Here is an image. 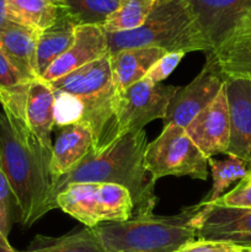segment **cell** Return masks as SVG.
<instances>
[{
	"mask_svg": "<svg viewBox=\"0 0 251 252\" xmlns=\"http://www.w3.org/2000/svg\"><path fill=\"white\" fill-rule=\"evenodd\" d=\"M57 208L95 228L108 221L132 219L133 201L127 189L115 184H71L57 196Z\"/></svg>",
	"mask_w": 251,
	"mask_h": 252,
	"instance_id": "obj_6",
	"label": "cell"
},
{
	"mask_svg": "<svg viewBox=\"0 0 251 252\" xmlns=\"http://www.w3.org/2000/svg\"><path fill=\"white\" fill-rule=\"evenodd\" d=\"M185 130L208 159L217 154H225L230 143V113L225 81L213 102L202 110Z\"/></svg>",
	"mask_w": 251,
	"mask_h": 252,
	"instance_id": "obj_11",
	"label": "cell"
},
{
	"mask_svg": "<svg viewBox=\"0 0 251 252\" xmlns=\"http://www.w3.org/2000/svg\"><path fill=\"white\" fill-rule=\"evenodd\" d=\"M148 147L144 129L123 134L101 153L89 152L71 171L52 179L49 207L57 208V196L71 184H115L125 187L133 201L132 219L154 216L157 204L155 181L145 169Z\"/></svg>",
	"mask_w": 251,
	"mask_h": 252,
	"instance_id": "obj_1",
	"label": "cell"
},
{
	"mask_svg": "<svg viewBox=\"0 0 251 252\" xmlns=\"http://www.w3.org/2000/svg\"><path fill=\"white\" fill-rule=\"evenodd\" d=\"M120 0H63L58 6L76 26H103Z\"/></svg>",
	"mask_w": 251,
	"mask_h": 252,
	"instance_id": "obj_24",
	"label": "cell"
},
{
	"mask_svg": "<svg viewBox=\"0 0 251 252\" xmlns=\"http://www.w3.org/2000/svg\"><path fill=\"white\" fill-rule=\"evenodd\" d=\"M48 1H51L52 2V4H59V2H61V1H63V0H48Z\"/></svg>",
	"mask_w": 251,
	"mask_h": 252,
	"instance_id": "obj_34",
	"label": "cell"
},
{
	"mask_svg": "<svg viewBox=\"0 0 251 252\" xmlns=\"http://www.w3.org/2000/svg\"><path fill=\"white\" fill-rule=\"evenodd\" d=\"M145 169L155 182L165 176L208 177V158L177 126H164L159 137L148 143L144 155Z\"/></svg>",
	"mask_w": 251,
	"mask_h": 252,
	"instance_id": "obj_7",
	"label": "cell"
},
{
	"mask_svg": "<svg viewBox=\"0 0 251 252\" xmlns=\"http://www.w3.org/2000/svg\"><path fill=\"white\" fill-rule=\"evenodd\" d=\"M93 149V134L83 122L58 128L51 158L52 179L71 171Z\"/></svg>",
	"mask_w": 251,
	"mask_h": 252,
	"instance_id": "obj_16",
	"label": "cell"
},
{
	"mask_svg": "<svg viewBox=\"0 0 251 252\" xmlns=\"http://www.w3.org/2000/svg\"><path fill=\"white\" fill-rule=\"evenodd\" d=\"M106 54L108 44L102 26H76L73 44L44 71L41 79L51 83Z\"/></svg>",
	"mask_w": 251,
	"mask_h": 252,
	"instance_id": "obj_14",
	"label": "cell"
},
{
	"mask_svg": "<svg viewBox=\"0 0 251 252\" xmlns=\"http://www.w3.org/2000/svg\"><path fill=\"white\" fill-rule=\"evenodd\" d=\"M10 21L36 31L51 27L61 14V7L48 0H6Z\"/></svg>",
	"mask_w": 251,
	"mask_h": 252,
	"instance_id": "obj_21",
	"label": "cell"
},
{
	"mask_svg": "<svg viewBox=\"0 0 251 252\" xmlns=\"http://www.w3.org/2000/svg\"><path fill=\"white\" fill-rule=\"evenodd\" d=\"M226 157L228 158L225 160H217L213 158L208 159V167H211L212 177H213V186L207 196L203 197L201 201L202 203L209 204L216 202L223 196L224 191L233 182L243 180L251 170L250 165L246 164L244 160L234 155H226Z\"/></svg>",
	"mask_w": 251,
	"mask_h": 252,
	"instance_id": "obj_25",
	"label": "cell"
},
{
	"mask_svg": "<svg viewBox=\"0 0 251 252\" xmlns=\"http://www.w3.org/2000/svg\"><path fill=\"white\" fill-rule=\"evenodd\" d=\"M30 83L0 52V105L4 112L25 118Z\"/></svg>",
	"mask_w": 251,
	"mask_h": 252,
	"instance_id": "obj_22",
	"label": "cell"
},
{
	"mask_svg": "<svg viewBox=\"0 0 251 252\" xmlns=\"http://www.w3.org/2000/svg\"><path fill=\"white\" fill-rule=\"evenodd\" d=\"M213 53L251 9V0H188Z\"/></svg>",
	"mask_w": 251,
	"mask_h": 252,
	"instance_id": "obj_13",
	"label": "cell"
},
{
	"mask_svg": "<svg viewBox=\"0 0 251 252\" xmlns=\"http://www.w3.org/2000/svg\"><path fill=\"white\" fill-rule=\"evenodd\" d=\"M223 75H251V9L213 53Z\"/></svg>",
	"mask_w": 251,
	"mask_h": 252,
	"instance_id": "obj_18",
	"label": "cell"
},
{
	"mask_svg": "<svg viewBox=\"0 0 251 252\" xmlns=\"http://www.w3.org/2000/svg\"><path fill=\"white\" fill-rule=\"evenodd\" d=\"M0 252H20L10 245L7 236H5L1 231H0Z\"/></svg>",
	"mask_w": 251,
	"mask_h": 252,
	"instance_id": "obj_33",
	"label": "cell"
},
{
	"mask_svg": "<svg viewBox=\"0 0 251 252\" xmlns=\"http://www.w3.org/2000/svg\"><path fill=\"white\" fill-rule=\"evenodd\" d=\"M52 153L27 127L26 118L0 111V167L11 187L17 220L30 228L51 212Z\"/></svg>",
	"mask_w": 251,
	"mask_h": 252,
	"instance_id": "obj_2",
	"label": "cell"
},
{
	"mask_svg": "<svg viewBox=\"0 0 251 252\" xmlns=\"http://www.w3.org/2000/svg\"><path fill=\"white\" fill-rule=\"evenodd\" d=\"M10 22L7 17V9H6V0H0V32L7 26Z\"/></svg>",
	"mask_w": 251,
	"mask_h": 252,
	"instance_id": "obj_32",
	"label": "cell"
},
{
	"mask_svg": "<svg viewBox=\"0 0 251 252\" xmlns=\"http://www.w3.org/2000/svg\"><path fill=\"white\" fill-rule=\"evenodd\" d=\"M108 54L129 48H160L165 52H211L188 0H157L144 24L132 31L106 33Z\"/></svg>",
	"mask_w": 251,
	"mask_h": 252,
	"instance_id": "obj_3",
	"label": "cell"
},
{
	"mask_svg": "<svg viewBox=\"0 0 251 252\" xmlns=\"http://www.w3.org/2000/svg\"><path fill=\"white\" fill-rule=\"evenodd\" d=\"M243 249L244 248L233 245V244L197 239V240L186 244L175 252H238Z\"/></svg>",
	"mask_w": 251,
	"mask_h": 252,
	"instance_id": "obj_31",
	"label": "cell"
},
{
	"mask_svg": "<svg viewBox=\"0 0 251 252\" xmlns=\"http://www.w3.org/2000/svg\"><path fill=\"white\" fill-rule=\"evenodd\" d=\"M25 118L27 127L39 140L42 147L52 153V130L54 127V94L48 83L42 79L32 80L26 96Z\"/></svg>",
	"mask_w": 251,
	"mask_h": 252,
	"instance_id": "obj_17",
	"label": "cell"
},
{
	"mask_svg": "<svg viewBox=\"0 0 251 252\" xmlns=\"http://www.w3.org/2000/svg\"><path fill=\"white\" fill-rule=\"evenodd\" d=\"M206 63L198 75L172 96L164 117V126L186 128L202 110L211 105L224 85V75L211 54H206Z\"/></svg>",
	"mask_w": 251,
	"mask_h": 252,
	"instance_id": "obj_9",
	"label": "cell"
},
{
	"mask_svg": "<svg viewBox=\"0 0 251 252\" xmlns=\"http://www.w3.org/2000/svg\"><path fill=\"white\" fill-rule=\"evenodd\" d=\"M39 31L10 21L0 32V52L29 81L39 79L36 70V52Z\"/></svg>",
	"mask_w": 251,
	"mask_h": 252,
	"instance_id": "obj_15",
	"label": "cell"
},
{
	"mask_svg": "<svg viewBox=\"0 0 251 252\" xmlns=\"http://www.w3.org/2000/svg\"><path fill=\"white\" fill-rule=\"evenodd\" d=\"M52 89L65 91L83 102L85 123L93 134V152L101 153L120 139L116 118L117 91L110 54L48 83Z\"/></svg>",
	"mask_w": 251,
	"mask_h": 252,
	"instance_id": "obj_5",
	"label": "cell"
},
{
	"mask_svg": "<svg viewBox=\"0 0 251 252\" xmlns=\"http://www.w3.org/2000/svg\"><path fill=\"white\" fill-rule=\"evenodd\" d=\"M197 239L251 249V208L203 203Z\"/></svg>",
	"mask_w": 251,
	"mask_h": 252,
	"instance_id": "obj_10",
	"label": "cell"
},
{
	"mask_svg": "<svg viewBox=\"0 0 251 252\" xmlns=\"http://www.w3.org/2000/svg\"><path fill=\"white\" fill-rule=\"evenodd\" d=\"M157 0H120L116 11L103 24L106 33L132 31L142 26Z\"/></svg>",
	"mask_w": 251,
	"mask_h": 252,
	"instance_id": "obj_26",
	"label": "cell"
},
{
	"mask_svg": "<svg viewBox=\"0 0 251 252\" xmlns=\"http://www.w3.org/2000/svg\"><path fill=\"white\" fill-rule=\"evenodd\" d=\"M238 252H251V249H243V250H240Z\"/></svg>",
	"mask_w": 251,
	"mask_h": 252,
	"instance_id": "obj_35",
	"label": "cell"
},
{
	"mask_svg": "<svg viewBox=\"0 0 251 252\" xmlns=\"http://www.w3.org/2000/svg\"><path fill=\"white\" fill-rule=\"evenodd\" d=\"M213 203L225 207L251 208V170L230 192L223 194Z\"/></svg>",
	"mask_w": 251,
	"mask_h": 252,
	"instance_id": "obj_28",
	"label": "cell"
},
{
	"mask_svg": "<svg viewBox=\"0 0 251 252\" xmlns=\"http://www.w3.org/2000/svg\"><path fill=\"white\" fill-rule=\"evenodd\" d=\"M202 208L199 202L176 216L108 221L93 230L106 252H175L197 240Z\"/></svg>",
	"mask_w": 251,
	"mask_h": 252,
	"instance_id": "obj_4",
	"label": "cell"
},
{
	"mask_svg": "<svg viewBox=\"0 0 251 252\" xmlns=\"http://www.w3.org/2000/svg\"><path fill=\"white\" fill-rule=\"evenodd\" d=\"M21 252H106L93 228H85L78 233L51 238L37 235L29 249Z\"/></svg>",
	"mask_w": 251,
	"mask_h": 252,
	"instance_id": "obj_23",
	"label": "cell"
},
{
	"mask_svg": "<svg viewBox=\"0 0 251 252\" xmlns=\"http://www.w3.org/2000/svg\"><path fill=\"white\" fill-rule=\"evenodd\" d=\"M230 113V143L225 155L251 166V75H224Z\"/></svg>",
	"mask_w": 251,
	"mask_h": 252,
	"instance_id": "obj_12",
	"label": "cell"
},
{
	"mask_svg": "<svg viewBox=\"0 0 251 252\" xmlns=\"http://www.w3.org/2000/svg\"><path fill=\"white\" fill-rule=\"evenodd\" d=\"M177 90L179 86L154 84L144 78L118 94L116 105L118 138L126 133L144 129L154 120H164Z\"/></svg>",
	"mask_w": 251,
	"mask_h": 252,
	"instance_id": "obj_8",
	"label": "cell"
},
{
	"mask_svg": "<svg viewBox=\"0 0 251 252\" xmlns=\"http://www.w3.org/2000/svg\"><path fill=\"white\" fill-rule=\"evenodd\" d=\"M167 52L160 48H129L110 56L117 94L143 80L153 65Z\"/></svg>",
	"mask_w": 251,
	"mask_h": 252,
	"instance_id": "obj_19",
	"label": "cell"
},
{
	"mask_svg": "<svg viewBox=\"0 0 251 252\" xmlns=\"http://www.w3.org/2000/svg\"><path fill=\"white\" fill-rule=\"evenodd\" d=\"M75 29L76 25L61 7V14L57 21L51 27L39 32L36 52V70L39 79L73 44Z\"/></svg>",
	"mask_w": 251,
	"mask_h": 252,
	"instance_id": "obj_20",
	"label": "cell"
},
{
	"mask_svg": "<svg viewBox=\"0 0 251 252\" xmlns=\"http://www.w3.org/2000/svg\"><path fill=\"white\" fill-rule=\"evenodd\" d=\"M185 54H186L185 52H170V53H166L150 68V70L145 75V79H148V80L154 84H160L162 80L169 78L170 74L176 69L180 62L182 61Z\"/></svg>",
	"mask_w": 251,
	"mask_h": 252,
	"instance_id": "obj_29",
	"label": "cell"
},
{
	"mask_svg": "<svg viewBox=\"0 0 251 252\" xmlns=\"http://www.w3.org/2000/svg\"><path fill=\"white\" fill-rule=\"evenodd\" d=\"M14 199L11 187L6 176L0 167V231L5 236L9 235L11 229V201Z\"/></svg>",
	"mask_w": 251,
	"mask_h": 252,
	"instance_id": "obj_30",
	"label": "cell"
},
{
	"mask_svg": "<svg viewBox=\"0 0 251 252\" xmlns=\"http://www.w3.org/2000/svg\"><path fill=\"white\" fill-rule=\"evenodd\" d=\"M54 94V127L79 123L83 120L84 106L76 96L53 89Z\"/></svg>",
	"mask_w": 251,
	"mask_h": 252,
	"instance_id": "obj_27",
	"label": "cell"
}]
</instances>
